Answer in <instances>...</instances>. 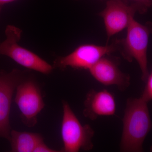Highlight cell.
Here are the masks:
<instances>
[{"mask_svg": "<svg viewBox=\"0 0 152 152\" xmlns=\"http://www.w3.org/2000/svg\"><path fill=\"white\" fill-rule=\"evenodd\" d=\"M152 34V23L143 25L131 20L127 28L125 39L118 40V50L124 58L131 62L135 60L141 71L142 80L146 82L149 75L147 51L150 35Z\"/></svg>", "mask_w": 152, "mask_h": 152, "instance_id": "cell-2", "label": "cell"}, {"mask_svg": "<svg viewBox=\"0 0 152 152\" xmlns=\"http://www.w3.org/2000/svg\"><path fill=\"white\" fill-rule=\"evenodd\" d=\"M137 12L142 14L135 3L129 5L122 0H107L105 8L99 14L103 19L107 44L111 37L127 28Z\"/></svg>", "mask_w": 152, "mask_h": 152, "instance_id": "cell-7", "label": "cell"}, {"mask_svg": "<svg viewBox=\"0 0 152 152\" xmlns=\"http://www.w3.org/2000/svg\"><path fill=\"white\" fill-rule=\"evenodd\" d=\"M62 139L65 152L91 151L94 148V131L88 124L82 125L67 102L63 101Z\"/></svg>", "mask_w": 152, "mask_h": 152, "instance_id": "cell-3", "label": "cell"}, {"mask_svg": "<svg viewBox=\"0 0 152 152\" xmlns=\"http://www.w3.org/2000/svg\"><path fill=\"white\" fill-rule=\"evenodd\" d=\"M91 75L98 82L105 86H115L124 91L130 85V77L120 70L118 63L105 56L89 69Z\"/></svg>", "mask_w": 152, "mask_h": 152, "instance_id": "cell-9", "label": "cell"}, {"mask_svg": "<svg viewBox=\"0 0 152 152\" xmlns=\"http://www.w3.org/2000/svg\"><path fill=\"white\" fill-rule=\"evenodd\" d=\"M148 102L142 97L129 98L127 101L123 118V129L120 151H143V144L152 129Z\"/></svg>", "mask_w": 152, "mask_h": 152, "instance_id": "cell-1", "label": "cell"}, {"mask_svg": "<svg viewBox=\"0 0 152 152\" xmlns=\"http://www.w3.org/2000/svg\"><path fill=\"white\" fill-rule=\"evenodd\" d=\"M137 4L141 9L142 14L144 13L152 5V0H132Z\"/></svg>", "mask_w": 152, "mask_h": 152, "instance_id": "cell-13", "label": "cell"}, {"mask_svg": "<svg viewBox=\"0 0 152 152\" xmlns=\"http://www.w3.org/2000/svg\"><path fill=\"white\" fill-rule=\"evenodd\" d=\"M24 72L14 69L10 72H0V137L9 141L11 128L10 122L12 98L17 86L26 76Z\"/></svg>", "mask_w": 152, "mask_h": 152, "instance_id": "cell-8", "label": "cell"}, {"mask_svg": "<svg viewBox=\"0 0 152 152\" xmlns=\"http://www.w3.org/2000/svg\"><path fill=\"white\" fill-rule=\"evenodd\" d=\"M16 90L15 102L21 112L22 122L28 127H33L45 106L40 87L33 77L26 75Z\"/></svg>", "mask_w": 152, "mask_h": 152, "instance_id": "cell-5", "label": "cell"}, {"mask_svg": "<svg viewBox=\"0 0 152 152\" xmlns=\"http://www.w3.org/2000/svg\"><path fill=\"white\" fill-rule=\"evenodd\" d=\"M118 40L105 46L85 44L79 46L69 54L58 57L53 67L64 70L70 67L77 69L89 70L101 58L118 50Z\"/></svg>", "mask_w": 152, "mask_h": 152, "instance_id": "cell-6", "label": "cell"}, {"mask_svg": "<svg viewBox=\"0 0 152 152\" xmlns=\"http://www.w3.org/2000/svg\"><path fill=\"white\" fill-rule=\"evenodd\" d=\"M2 8V6H0V13H1V11Z\"/></svg>", "mask_w": 152, "mask_h": 152, "instance_id": "cell-16", "label": "cell"}, {"mask_svg": "<svg viewBox=\"0 0 152 152\" xmlns=\"http://www.w3.org/2000/svg\"><path fill=\"white\" fill-rule=\"evenodd\" d=\"M11 152H33L43 138L38 133L11 130L10 140Z\"/></svg>", "mask_w": 152, "mask_h": 152, "instance_id": "cell-11", "label": "cell"}, {"mask_svg": "<svg viewBox=\"0 0 152 152\" xmlns=\"http://www.w3.org/2000/svg\"><path fill=\"white\" fill-rule=\"evenodd\" d=\"M60 151L58 150L53 149L50 147L47 146V145L44 143V141L41 142L38 144L36 147L33 152H58Z\"/></svg>", "mask_w": 152, "mask_h": 152, "instance_id": "cell-14", "label": "cell"}, {"mask_svg": "<svg viewBox=\"0 0 152 152\" xmlns=\"http://www.w3.org/2000/svg\"><path fill=\"white\" fill-rule=\"evenodd\" d=\"M145 82V87L140 97L148 102L152 100V70L149 74Z\"/></svg>", "mask_w": 152, "mask_h": 152, "instance_id": "cell-12", "label": "cell"}, {"mask_svg": "<svg viewBox=\"0 0 152 152\" xmlns=\"http://www.w3.org/2000/svg\"><path fill=\"white\" fill-rule=\"evenodd\" d=\"M84 106V115L92 121L99 117L113 115L116 110L114 96L105 89L99 91L90 90L86 96Z\"/></svg>", "mask_w": 152, "mask_h": 152, "instance_id": "cell-10", "label": "cell"}, {"mask_svg": "<svg viewBox=\"0 0 152 152\" xmlns=\"http://www.w3.org/2000/svg\"><path fill=\"white\" fill-rule=\"evenodd\" d=\"M17 0H0V6H2L5 4L8 3L12 2L15 1Z\"/></svg>", "mask_w": 152, "mask_h": 152, "instance_id": "cell-15", "label": "cell"}, {"mask_svg": "<svg viewBox=\"0 0 152 152\" xmlns=\"http://www.w3.org/2000/svg\"><path fill=\"white\" fill-rule=\"evenodd\" d=\"M22 33V30L15 26L8 25L7 27L6 39L0 44V55L9 57L29 69L45 75L50 73L53 69V66L34 53L19 45Z\"/></svg>", "mask_w": 152, "mask_h": 152, "instance_id": "cell-4", "label": "cell"}]
</instances>
